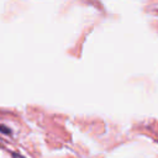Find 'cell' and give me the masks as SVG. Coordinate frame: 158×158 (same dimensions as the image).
<instances>
[{
  "mask_svg": "<svg viewBox=\"0 0 158 158\" xmlns=\"http://www.w3.org/2000/svg\"><path fill=\"white\" fill-rule=\"evenodd\" d=\"M12 157H14V158H23V157H21V156H19V154H14Z\"/></svg>",
  "mask_w": 158,
  "mask_h": 158,
  "instance_id": "cell-2",
  "label": "cell"
},
{
  "mask_svg": "<svg viewBox=\"0 0 158 158\" xmlns=\"http://www.w3.org/2000/svg\"><path fill=\"white\" fill-rule=\"evenodd\" d=\"M0 131H1V132H4V133H5V132H6V133H9V132H10V128H7L6 126H0Z\"/></svg>",
  "mask_w": 158,
  "mask_h": 158,
  "instance_id": "cell-1",
  "label": "cell"
}]
</instances>
